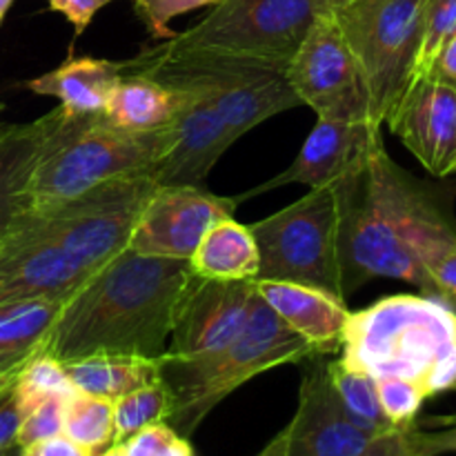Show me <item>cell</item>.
<instances>
[{"mask_svg":"<svg viewBox=\"0 0 456 456\" xmlns=\"http://www.w3.org/2000/svg\"><path fill=\"white\" fill-rule=\"evenodd\" d=\"M332 187L346 298L374 279L405 281L428 294V265L456 243L441 196L392 160L383 136Z\"/></svg>","mask_w":456,"mask_h":456,"instance_id":"1","label":"cell"},{"mask_svg":"<svg viewBox=\"0 0 456 456\" xmlns=\"http://www.w3.org/2000/svg\"><path fill=\"white\" fill-rule=\"evenodd\" d=\"M156 187L150 176H123L27 209L0 245V303L69 298L127 248Z\"/></svg>","mask_w":456,"mask_h":456,"instance_id":"2","label":"cell"},{"mask_svg":"<svg viewBox=\"0 0 456 456\" xmlns=\"http://www.w3.org/2000/svg\"><path fill=\"white\" fill-rule=\"evenodd\" d=\"M196 281L190 261L125 248L67 298L43 354L61 363L92 354L159 359Z\"/></svg>","mask_w":456,"mask_h":456,"instance_id":"3","label":"cell"},{"mask_svg":"<svg viewBox=\"0 0 456 456\" xmlns=\"http://www.w3.org/2000/svg\"><path fill=\"white\" fill-rule=\"evenodd\" d=\"M341 361L374 379H405L426 396L456 386V310L428 294H395L350 312Z\"/></svg>","mask_w":456,"mask_h":456,"instance_id":"4","label":"cell"},{"mask_svg":"<svg viewBox=\"0 0 456 456\" xmlns=\"http://www.w3.org/2000/svg\"><path fill=\"white\" fill-rule=\"evenodd\" d=\"M176 141L174 123L132 132L105 114H65L45 141L29 181V208L61 203L123 176H150Z\"/></svg>","mask_w":456,"mask_h":456,"instance_id":"5","label":"cell"},{"mask_svg":"<svg viewBox=\"0 0 456 456\" xmlns=\"http://www.w3.org/2000/svg\"><path fill=\"white\" fill-rule=\"evenodd\" d=\"M118 65L120 74H145L169 89L203 94L234 141L272 116L301 105L289 87L288 67L274 62L181 49L159 40Z\"/></svg>","mask_w":456,"mask_h":456,"instance_id":"6","label":"cell"},{"mask_svg":"<svg viewBox=\"0 0 456 456\" xmlns=\"http://www.w3.org/2000/svg\"><path fill=\"white\" fill-rule=\"evenodd\" d=\"M319 359L314 347L283 323L261 297H254L248 325L232 346L203 361L160 356V379L172 395L169 426L183 436L194 435L223 399L279 365Z\"/></svg>","mask_w":456,"mask_h":456,"instance_id":"7","label":"cell"},{"mask_svg":"<svg viewBox=\"0 0 456 456\" xmlns=\"http://www.w3.org/2000/svg\"><path fill=\"white\" fill-rule=\"evenodd\" d=\"M426 0H346L332 16L361 67L372 102L374 125L383 127L414 78Z\"/></svg>","mask_w":456,"mask_h":456,"instance_id":"8","label":"cell"},{"mask_svg":"<svg viewBox=\"0 0 456 456\" xmlns=\"http://www.w3.org/2000/svg\"><path fill=\"white\" fill-rule=\"evenodd\" d=\"M249 230L261 258L256 281L312 285L347 301L338 261V199L332 185L310 190Z\"/></svg>","mask_w":456,"mask_h":456,"instance_id":"9","label":"cell"},{"mask_svg":"<svg viewBox=\"0 0 456 456\" xmlns=\"http://www.w3.org/2000/svg\"><path fill=\"white\" fill-rule=\"evenodd\" d=\"M332 12L323 0H221L169 45L288 67L307 29Z\"/></svg>","mask_w":456,"mask_h":456,"instance_id":"10","label":"cell"},{"mask_svg":"<svg viewBox=\"0 0 456 456\" xmlns=\"http://www.w3.org/2000/svg\"><path fill=\"white\" fill-rule=\"evenodd\" d=\"M285 74L301 105L310 107L316 118L374 125L368 85L332 12L307 29Z\"/></svg>","mask_w":456,"mask_h":456,"instance_id":"11","label":"cell"},{"mask_svg":"<svg viewBox=\"0 0 456 456\" xmlns=\"http://www.w3.org/2000/svg\"><path fill=\"white\" fill-rule=\"evenodd\" d=\"M239 196H216L196 185H163L142 205L127 248L145 256L190 261L214 223L234 216Z\"/></svg>","mask_w":456,"mask_h":456,"instance_id":"12","label":"cell"},{"mask_svg":"<svg viewBox=\"0 0 456 456\" xmlns=\"http://www.w3.org/2000/svg\"><path fill=\"white\" fill-rule=\"evenodd\" d=\"M254 297V281L199 279L183 303L165 354L174 361H203L223 352L248 325Z\"/></svg>","mask_w":456,"mask_h":456,"instance_id":"13","label":"cell"},{"mask_svg":"<svg viewBox=\"0 0 456 456\" xmlns=\"http://www.w3.org/2000/svg\"><path fill=\"white\" fill-rule=\"evenodd\" d=\"M386 125L432 176L456 174V89L450 85L414 78Z\"/></svg>","mask_w":456,"mask_h":456,"instance_id":"14","label":"cell"},{"mask_svg":"<svg viewBox=\"0 0 456 456\" xmlns=\"http://www.w3.org/2000/svg\"><path fill=\"white\" fill-rule=\"evenodd\" d=\"M285 435V456H356L377 436L346 412L330 381L328 361H316L303 374L297 414Z\"/></svg>","mask_w":456,"mask_h":456,"instance_id":"15","label":"cell"},{"mask_svg":"<svg viewBox=\"0 0 456 456\" xmlns=\"http://www.w3.org/2000/svg\"><path fill=\"white\" fill-rule=\"evenodd\" d=\"M172 92L178 98V110L174 116L176 141L167 156L151 172V181L160 187H203L214 165L236 141L232 138L216 107L203 94L191 92V89H172Z\"/></svg>","mask_w":456,"mask_h":456,"instance_id":"16","label":"cell"},{"mask_svg":"<svg viewBox=\"0 0 456 456\" xmlns=\"http://www.w3.org/2000/svg\"><path fill=\"white\" fill-rule=\"evenodd\" d=\"M379 136H381V127H374V125L316 118V125L307 134L292 165L249 194H239V200L243 203L249 196L292 185V183H301L310 190L334 185L363 159L374 138Z\"/></svg>","mask_w":456,"mask_h":456,"instance_id":"17","label":"cell"},{"mask_svg":"<svg viewBox=\"0 0 456 456\" xmlns=\"http://www.w3.org/2000/svg\"><path fill=\"white\" fill-rule=\"evenodd\" d=\"M256 292L288 328L301 334L319 356L341 350L346 334V301L325 289L312 285L289 283V281H254Z\"/></svg>","mask_w":456,"mask_h":456,"instance_id":"18","label":"cell"},{"mask_svg":"<svg viewBox=\"0 0 456 456\" xmlns=\"http://www.w3.org/2000/svg\"><path fill=\"white\" fill-rule=\"evenodd\" d=\"M61 107L29 123H0V245L29 209V181Z\"/></svg>","mask_w":456,"mask_h":456,"instance_id":"19","label":"cell"},{"mask_svg":"<svg viewBox=\"0 0 456 456\" xmlns=\"http://www.w3.org/2000/svg\"><path fill=\"white\" fill-rule=\"evenodd\" d=\"M118 78V61L83 56L69 58L56 69L27 80L25 87L40 96L58 98V107L65 114H101Z\"/></svg>","mask_w":456,"mask_h":456,"instance_id":"20","label":"cell"},{"mask_svg":"<svg viewBox=\"0 0 456 456\" xmlns=\"http://www.w3.org/2000/svg\"><path fill=\"white\" fill-rule=\"evenodd\" d=\"M67 298H22L0 303V374L16 377L34 356L43 354L47 338Z\"/></svg>","mask_w":456,"mask_h":456,"instance_id":"21","label":"cell"},{"mask_svg":"<svg viewBox=\"0 0 456 456\" xmlns=\"http://www.w3.org/2000/svg\"><path fill=\"white\" fill-rule=\"evenodd\" d=\"M258 263L252 230L234 216L214 223L190 256L191 272L208 281H256Z\"/></svg>","mask_w":456,"mask_h":456,"instance_id":"22","label":"cell"},{"mask_svg":"<svg viewBox=\"0 0 456 456\" xmlns=\"http://www.w3.org/2000/svg\"><path fill=\"white\" fill-rule=\"evenodd\" d=\"M178 110L172 89L145 74H120L107 96L102 114L110 123L132 132H154L169 127Z\"/></svg>","mask_w":456,"mask_h":456,"instance_id":"23","label":"cell"},{"mask_svg":"<svg viewBox=\"0 0 456 456\" xmlns=\"http://www.w3.org/2000/svg\"><path fill=\"white\" fill-rule=\"evenodd\" d=\"M65 370L76 392L116 401L160 379V356L147 359L132 354H92L67 361Z\"/></svg>","mask_w":456,"mask_h":456,"instance_id":"24","label":"cell"},{"mask_svg":"<svg viewBox=\"0 0 456 456\" xmlns=\"http://www.w3.org/2000/svg\"><path fill=\"white\" fill-rule=\"evenodd\" d=\"M328 374L338 401L356 426L372 432V435L392 430L386 414H383L381 403H379L377 379L370 377L363 370L343 363L341 359L328 361Z\"/></svg>","mask_w":456,"mask_h":456,"instance_id":"25","label":"cell"},{"mask_svg":"<svg viewBox=\"0 0 456 456\" xmlns=\"http://www.w3.org/2000/svg\"><path fill=\"white\" fill-rule=\"evenodd\" d=\"M62 435L92 456L114 445V401L74 392L65 401Z\"/></svg>","mask_w":456,"mask_h":456,"instance_id":"26","label":"cell"},{"mask_svg":"<svg viewBox=\"0 0 456 456\" xmlns=\"http://www.w3.org/2000/svg\"><path fill=\"white\" fill-rule=\"evenodd\" d=\"M172 395L163 379L147 383L114 401V444H123L138 430L154 423H167Z\"/></svg>","mask_w":456,"mask_h":456,"instance_id":"27","label":"cell"},{"mask_svg":"<svg viewBox=\"0 0 456 456\" xmlns=\"http://www.w3.org/2000/svg\"><path fill=\"white\" fill-rule=\"evenodd\" d=\"M13 387H16L18 401H20L22 414L36 403L52 396H62L69 399L76 392L71 386L69 374H67L65 363L49 354H38L13 377Z\"/></svg>","mask_w":456,"mask_h":456,"instance_id":"28","label":"cell"},{"mask_svg":"<svg viewBox=\"0 0 456 456\" xmlns=\"http://www.w3.org/2000/svg\"><path fill=\"white\" fill-rule=\"evenodd\" d=\"M456 36V0H426L423 3V31L414 78L426 74L436 53ZM412 78V80H414Z\"/></svg>","mask_w":456,"mask_h":456,"instance_id":"29","label":"cell"},{"mask_svg":"<svg viewBox=\"0 0 456 456\" xmlns=\"http://www.w3.org/2000/svg\"><path fill=\"white\" fill-rule=\"evenodd\" d=\"M377 392L383 414L392 428L412 426L428 399L417 383L396 377L377 379Z\"/></svg>","mask_w":456,"mask_h":456,"instance_id":"30","label":"cell"},{"mask_svg":"<svg viewBox=\"0 0 456 456\" xmlns=\"http://www.w3.org/2000/svg\"><path fill=\"white\" fill-rule=\"evenodd\" d=\"M118 445L125 456H196L187 436L178 435L169 423L142 428Z\"/></svg>","mask_w":456,"mask_h":456,"instance_id":"31","label":"cell"},{"mask_svg":"<svg viewBox=\"0 0 456 456\" xmlns=\"http://www.w3.org/2000/svg\"><path fill=\"white\" fill-rule=\"evenodd\" d=\"M216 3H221V0H132L134 12L156 43L172 38L176 34L169 27V22L176 16L200 7H214Z\"/></svg>","mask_w":456,"mask_h":456,"instance_id":"32","label":"cell"},{"mask_svg":"<svg viewBox=\"0 0 456 456\" xmlns=\"http://www.w3.org/2000/svg\"><path fill=\"white\" fill-rule=\"evenodd\" d=\"M65 401L62 396H52L34 408L27 410L22 414L20 430H18L16 445L25 448V445L36 444V441L52 439V436L62 435V419H65Z\"/></svg>","mask_w":456,"mask_h":456,"instance_id":"33","label":"cell"},{"mask_svg":"<svg viewBox=\"0 0 456 456\" xmlns=\"http://www.w3.org/2000/svg\"><path fill=\"white\" fill-rule=\"evenodd\" d=\"M414 439L421 456H439L456 452V414L432 417L414 426Z\"/></svg>","mask_w":456,"mask_h":456,"instance_id":"34","label":"cell"},{"mask_svg":"<svg viewBox=\"0 0 456 456\" xmlns=\"http://www.w3.org/2000/svg\"><path fill=\"white\" fill-rule=\"evenodd\" d=\"M428 297H436L456 310V243L428 265Z\"/></svg>","mask_w":456,"mask_h":456,"instance_id":"35","label":"cell"},{"mask_svg":"<svg viewBox=\"0 0 456 456\" xmlns=\"http://www.w3.org/2000/svg\"><path fill=\"white\" fill-rule=\"evenodd\" d=\"M414 426H417V421L412 426L392 428V430L381 432L356 456H421L417 448V439H414Z\"/></svg>","mask_w":456,"mask_h":456,"instance_id":"36","label":"cell"},{"mask_svg":"<svg viewBox=\"0 0 456 456\" xmlns=\"http://www.w3.org/2000/svg\"><path fill=\"white\" fill-rule=\"evenodd\" d=\"M22 423V408L18 401L13 379L0 383V452L16 445L18 430Z\"/></svg>","mask_w":456,"mask_h":456,"instance_id":"37","label":"cell"},{"mask_svg":"<svg viewBox=\"0 0 456 456\" xmlns=\"http://www.w3.org/2000/svg\"><path fill=\"white\" fill-rule=\"evenodd\" d=\"M45 3L49 4V9L62 13L74 25V34L80 36L85 34L94 16L114 0H45Z\"/></svg>","mask_w":456,"mask_h":456,"instance_id":"38","label":"cell"},{"mask_svg":"<svg viewBox=\"0 0 456 456\" xmlns=\"http://www.w3.org/2000/svg\"><path fill=\"white\" fill-rule=\"evenodd\" d=\"M20 456H92L85 452L80 445L67 439L65 435L52 436V439L36 441V444L20 448Z\"/></svg>","mask_w":456,"mask_h":456,"instance_id":"39","label":"cell"},{"mask_svg":"<svg viewBox=\"0 0 456 456\" xmlns=\"http://www.w3.org/2000/svg\"><path fill=\"white\" fill-rule=\"evenodd\" d=\"M423 76H432V78L456 89V36L444 45V49L436 53L435 62L430 65V69Z\"/></svg>","mask_w":456,"mask_h":456,"instance_id":"40","label":"cell"},{"mask_svg":"<svg viewBox=\"0 0 456 456\" xmlns=\"http://www.w3.org/2000/svg\"><path fill=\"white\" fill-rule=\"evenodd\" d=\"M285 445H288V435H285V428L261 450L258 454L254 456H285Z\"/></svg>","mask_w":456,"mask_h":456,"instance_id":"41","label":"cell"},{"mask_svg":"<svg viewBox=\"0 0 456 456\" xmlns=\"http://www.w3.org/2000/svg\"><path fill=\"white\" fill-rule=\"evenodd\" d=\"M94 456H125V452H123V448H120L118 444H114V445H110L107 450H102V452H98Z\"/></svg>","mask_w":456,"mask_h":456,"instance_id":"42","label":"cell"},{"mask_svg":"<svg viewBox=\"0 0 456 456\" xmlns=\"http://www.w3.org/2000/svg\"><path fill=\"white\" fill-rule=\"evenodd\" d=\"M13 3H16V0H0V25H3L4 18H7L9 9H12Z\"/></svg>","mask_w":456,"mask_h":456,"instance_id":"43","label":"cell"},{"mask_svg":"<svg viewBox=\"0 0 456 456\" xmlns=\"http://www.w3.org/2000/svg\"><path fill=\"white\" fill-rule=\"evenodd\" d=\"M0 456H20V448H18V445H12V448L3 450Z\"/></svg>","mask_w":456,"mask_h":456,"instance_id":"44","label":"cell"},{"mask_svg":"<svg viewBox=\"0 0 456 456\" xmlns=\"http://www.w3.org/2000/svg\"><path fill=\"white\" fill-rule=\"evenodd\" d=\"M323 3H325V4H328V7H330V9H334V7H337V4L346 3V0H323Z\"/></svg>","mask_w":456,"mask_h":456,"instance_id":"45","label":"cell"},{"mask_svg":"<svg viewBox=\"0 0 456 456\" xmlns=\"http://www.w3.org/2000/svg\"><path fill=\"white\" fill-rule=\"evenodd\" d=\"M9 379H13V377H3V374H0V383H4V381H9Z\"/></svg>","mask_w":456,"mask_h":456,"instance_id":"46","label":"cell"},{"mask_svg":"<svg viewBox=\"0 0 456 456\" xmlns=\"http://www.w3.org/2000/svg\"><path fill=\"white\" fill-rule=\"evenodd\" d=\"M0 111H3V107H0Z\"/></svg>","mask_w":456,"mask_h":456,"instance_id":"47","label":"cell"},{"mask_svg":"<svg viewBox=\"0 0 456 456\" xmlns=\"http://www.w3.org/2000/svg\"><path fill=\"white\" fill-rule=\"evenodd\" d=\"M454 390H456V386H454Z\"/></svg>","mask_w":456,"mask_h":456,"instance_id":"48","label":"cell"}]
</instances>
